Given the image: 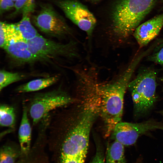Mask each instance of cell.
Returning <instances> with one entry per match:
<instances>
[{"label":"cell","mask_w":163,"mask_h":163,"mask_svg":"<svg viewBox=\"0 0 163 163\" xmlns=\"http://www.w3.org/2000/svg\"><path fill=\"white\" fill-rule=\"evenodd\" d=\"M82 109L75 124L68 127L54 113L47 130V140L60 148V158H74L87 154L93 125L100 115V99L94 93L86 94Z\"/></svg>","instance_id":"6da1fadb"},{"label":"cell","mask_w":163,"mask_h":163,"mask_svg":"<svg viewBox=\"0 0 163 163\" xmlns=\"http://www.w3.org/2000/svg\"><path fill=\"white\" fill-rule=\"evenodd\" d=\"M142 57L140 56L135 58L116 80L106 83H100L97 81L96 88L100 98V115L104 122L105 137L109 136L115 125L121 122L125 94Z\"/></svg>","instance_id":"7a4b0ae2"},{"label":"cell","mask_w":163,"mask_h":163,"mask_svg":"<svg viewBox=\"0 0 163 163\" xmlns=\"http://www.w3.org/2000/svg\"><path fill=\"white\" fill-rule=\"evenodd\" d=\"M156 0H118L112 9L110 29L113 37L123 39L134 32L150 12Z\"/></svg>","instance_id":"3957f363"},{"label":"cell","mask_w":163,"mask_h":163,"mask_svg":"<svg viewBox=\"0 0 163 163\" xmlns=\"http://www.w3.org/2000/svg\"><path fill=\"white\" fill-rule=\"evenodd\" d=\"M72 101V98L65 92L57 89L34 94L29 99L26 105L28 116L33 125H35L53 111Z\"/></svg>","instance_id":"277c9868"},{"label":"cell","mask_w":163,"mask_h":163,"mask_svg":"<svg viewBox=\"0 0 163 163\" xmlns=\"http://www.w3.org/2000/svg\"><path fill=\"white\" fill-rule=\"evenodd\" d=\"M156 74L152 70L140 73L130 82L128 88L136 113H144L153 106L156 100Z\"/></svg>","instance_id":"5b68a950"},{"label":"cell","mask_w":163,"mask_h":163,"mask_svg":"<svg viewBox=\"0 0 163 163\" xmlns=\"http://www.w3.org/2000/svg\"><path fill=\"white\" fill-rule=\"evenodd\" d=\"M39 11L32 21L42 32L49 36L62 38L72 34V31L64 18L50 3L40 5Z\"/></svg>","instance_id":"8992f818"},{"label":"cell","mask_w":163,"mask_h":163,"mask_svg":"<svg viewBox=\"0 0 163 163\" xmlns=\"http://www.w3.org/2000/svg\"><path fill=\"white\" fill-rule=\"evenodd\" d=\"M29 49L36 60H48L59 57H71L78 56L75 42L62 43L45 38L40 34L27 41Z\"/></svg>","instance_id":"52a82bcc"},{"label":"cell","mask_w":163,"mask_h":163,"mask_svg":"<svg viewBox=\"0 0 163 163\" xmlns=\"http://www.w3.org/2000/svg\"><path fill=\"white\" fill-rule=\"evenodd\" d=\"M59 8L66 16L80 29L85 31L90 40L97 21L88 8L76 0H46Z\"/></svg>","instance_id":"ba28073f"},{"label":"cell","mask_w":163,"mask_h":163,"mask_svg":"<svg viewBox=\"0 0 163 163\" xmlns=\"http://www.w3.org/2000/svg\"><path fill=\"white\" fill-rule=\"evenodd\" d=\"M158 129H163V126L152 121L139 123L120 122L115 126L112 138L124 146H129L134 144L140 135Z\"/></svg>","instance_id":"9c48e42d"},{"label":"cell","mask_w":163,"mask_h":163,"mask_svg":"<svg viewBox=\"0 0 163 163\" xmlns=\"http://www.w3.org/2000/svg\"><path fill=\"white\" fill-rule=\"evenodd\" d=\"M163 27V13L139 25L133 32L140 47L147 45L158 34Z\"/></svg>","instance_id":"30bf717a"},{"label":"cell","mask_w":163,"mask_h":163,"mask_svg":"<svg viewBox=\"0 0 163 163\" xmlns=\"http://www.w3.org/2000/svg\"><path fill=\"white\" fill-rule=\"evenodd\" d=\"M4 50L11 57L19 63H30L36 61L29 49L27 41L24 39L11 40Z\"/></svg>","instance_id":"8fae6325"},{"label":"cell","mask_w":163,"mask_h":163,"mask_svg":"<svg viewBox=\"0 0 163 163\" xmlns=\"http://www.w3.org/2000/svg\"><path fill=\"white\" fill-rule=\"evenodd\" d=\"M22 114L18 132L19 145L22 155L28 154L30 150L31 128L29 119L27 107L23 104Z\"/></svg>","instance_id":"7c38bea8"},{"label":"cell","mask_w":163,"mask_h":163,"mask_svg":"<svg viewBox=\"0 0 163 163\" xmlns=\"http://www.w3.org/2000/svg\"><path fill=\"white\" fill-rule=\"evenodd\" d=\"M57 76L34 79L18 87L15 91L24 93L37 91L51 86L58 80Z\"/></svg>","instance_id":"4fadbf2b"},{"label":"cell","mask_w":163,"mask_h":163,"mask_svg":"<svg viewBox=\"0 0 163 163\" xmlns=\"http://www.w3.org/2000/svg\"><path fill=\"white\" fill-rule=\"evenodd\" d=\"M15 24L19 34L27 41L39 34L31 23L30 15H22L21 19Z\"/></svg>","instance_id":"5bb4252c"},{"label":"cell","mask_w":163,"mask_h":163,"mask_svg":"<svg viewBox=\"0 0 163 163\" xmlns=\"http://www.w3.org/2000/svg\"><path fill=\"white\" fill-rule=\"evenodd\" d=\"M106 157V163H125L124 146L114 140L108 145Z\"/></svg>","instance_id":"9a60e30c"},{"label":"cell","mask_w":163,"mask_h":163,"mask_svg":"<svg viewBox=\"0 0 163 163\" xmlns=\"http://www.w3.org/2000/svg\"><path fill=\"white\" fill-rule=\"evenodd\" d=\"M21 155L19 145L12 142L7 143L0 149V163H16Z\"/></svg>","instance_id":"2e32d148"},{"label":"cell","mask_w":163,"mask_h":163,"mask_svg":"<svg viewBox=\"0 0 163 163\" xmlns=\"http://www.w3.org/2000/svg\"><path fill=\"white\" fill-rule=\"evenodd\" d=\"M36 8L35 0H16L14 2L13 11L8 15L9 19L14 18L21 14L30 15L33 13Z\"/></svg>","instance_id":"e0dca14e"},{"label":"cell","mask_w":163,"mask_h":163,"mask_svg":"<svg viewBox=\"0 0 163 163\" xmlns=\"http://www.w3.org/2000/svg\"><path fill=\"white\" fill-rule=\"evenodd\" d=\"M14 109L12 106L2 104L0 106V125L1 126L12 129L15 124Z\"/></svg>","instance_id":"ac0fdd59"},{"label":"cell","mask_w":163,"mask_h":163,"mask_svg":"<svg viewBox=\"0 0 163 163\" xmlns=\"http://www.w3.org/2000/svg\"><path fill=\"white\" fill-rule=\"evenodd\" d=\"M24 76L18 72H13L5 70L0 71V91L13 83L23 79Z\"/></svg>","instance_id":"d6986e66"},{"label":"cell","mask_w":163,"mask_h":163,"mask_svg":"<svg viewBox=\"0 0 163 163\" xmlns=\"http://www.w3.org/2000/svg\"><path fill=\"white\" fill-rule=\"evenodd\" d=\"M8 24L5 22H0V46L4 49L10 41Z\"/></svg>","instance_id":"ffe728a7"},{"label":"cell","mask_w":163,"mask_h":163,"mask_svg":"<svg viewBox=\"0 0 163 163\" xmlns=\"http://www.w3.org/2000/svg\"><path fill=\"white\" fill-rule=\"evenodd\" d=\"M96 153L90 163H105V157L103 148L99 142H96Z\"/></svg>","instance_id":"44dd1931"},{"label":"cell","mask_w":163,"mask_h":163,"mask_svg":"<svg viewBox=\"0 0 163 163\" xmlns=\"http://www.w3.org/2000/svg\"><path fill=\"white\" fill-rule=\"evenodd\" d=\"M14 2L13 0H0V14L14 9Z\"/></svg>","instance_id":"7402d4cb"},{"label":"cell","mask_w":163,"mask_h":163,"mask_svg":"<svg viewBox=\"0 0 163 163\" xmlns=\"http://www.w3.org/2000/svg\"><path fill=\"white\" fill-rule=\"evenodd\" d=\"M87 154L74 158H60V163H84Z\"/></svg>","instance_id":"603a6c76"},{"label":"cell","mask_w":163,"mask_h":163,"mask_svg":"<svg viewBox=\"0 0 163 163\" xmlns=\"http://www.w3.org/2000/svg\"><path fill=\"white\" fill-rule=\"evenodd\" d=\"M152 60L157 63L163 65V47L153 56Z\"/></svg>","instance_id":"cb8c5ba5"},{"label":"cell","mask_w":163,"mask_h":163,"mask_svg":"<svg viewBox=\"0 0 163 163\" xmlns=\"http://www.w3.org/2000/svg\"><path fill=\"white\" fill-rule=\"evenodd\" d=\"M27 155H26V158H22L19 160L17 161L16 163H35V161L34 160L29 159L27 158Z\"/></svg>","instance_id":"d4e9b609"},{"label":"cell","mask_w":163,"mask_h":163,"mask_svg":"<svg viewBox=\"0 0 163 163\" xmlns=\"http://www.w3.org/2000/svg\"><path fill=\"white\" fill-rule=\"evenodd\" d=\"M90 0V1H97V0Z\"/></svg>","instance_id":"484cf974"},{"label":"cell","mask_w":163,"mask_h":163,"mask_svg":"<svg viewBox=\"0 0 163 163\" xmlns=\"http://www.w3.org/2000/svg\"><path fill=\"white\" fill-rule=\"evenodd\" d=\"M16 0H13V1L15 2Z\"/></svg>","instance_id":"4316f807"}]
</instances>
